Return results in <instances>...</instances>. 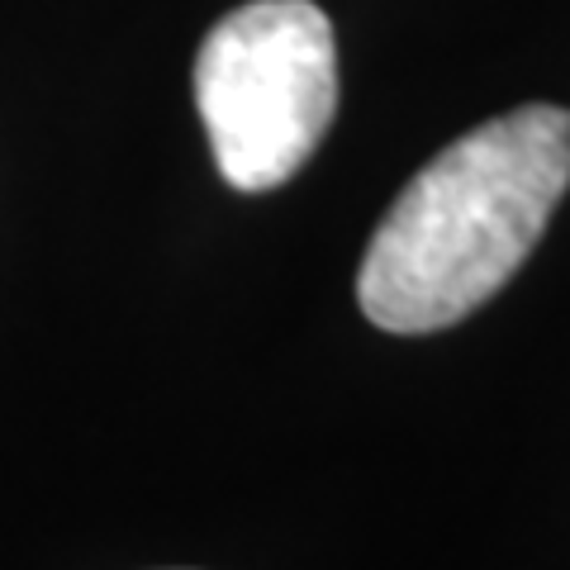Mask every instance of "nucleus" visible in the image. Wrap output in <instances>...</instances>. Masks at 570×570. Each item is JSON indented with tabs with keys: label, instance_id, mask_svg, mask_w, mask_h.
Masks as SVG:
<instances>
[{
	"label": "nucleus",
	"instance_id": "nucleus-2",
	"mask_svg": "<svg viewBox=\"0 0 570 570\" xmlns=\"http://www.w3.org/2000/svg\"><path fill=\"white\" fill-rule=\"evenodd\" d=\"M195 110L234 190L291 181L337 110V39L314 0L228 10L195 52Z\"/></svg>",
	"mask_w": 570,
	"mask_h": 570
},
{
	"label": "nucleus",
	"instance_id": "nucleus-1",
	"mask_svg": "<svg viewBox=\"0 0 570 570\" xmlns=\"http://www.w3.org/2000/svg\"><path fill=\"white\" fill-rule=\"evenodd\" d=\"M570 186V110L523 105L442 148L362 257L356 299L385 333H438L523 266Z\"/></svg>",
	"mask_w": 570,
	"mask_h": 570
}]
</instances>
